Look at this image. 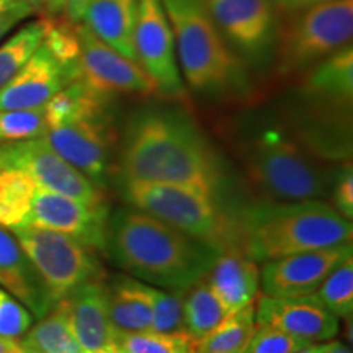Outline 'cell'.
<instances>
[{
  "instance_id": "obj_1",
  "label": "cell",
  "mask_w": 353,
  "mask_h": 353,
  "mask_svg": "<svg viewBox=\"0 0 353 353\" xmlns=\"http://www.w3.org/2000/svg\"><path fill=\"white\" fill-rule=\"evenodd\" d=\"M117 179L182 185L216 196L224 174L213 144L185 110L151 103L128 117Z\"/></svg>"
},
{
  "instance_id": "obj_2",
  "label": "cell",
  "mask_w": 353,
  "mask_h": 353,
  "mask_svg": "<svg viewBox=\"0 0 353 353\" xmlns=\"http://www.w3.org/2000/svg\"><path fill=\"white\" fill-rule=\"evenodd\" d=\"M105 254L144 283L187 290L208 275L221 250L125 205L110 211Z\"/></svg>"
},
{
  "instance_id": "obj_3",
  "label": "cell",
  "mask_w": 353,
  "mask_h": 353,
  "mask_svg": "<svg viewBox=\"0 0 353 353\" xmlns=\"http://www.w3.org/2000/svg\"><path fill=\"white\" fill-rule=\"evenodd\" d=\"M236 249L263 263L350 242L352 221L324 200H262L231 213Z\"/></svg>"
},
{
  "instance_id": "obj_4",
  "label": "cell",
  "mask_w": 353,
  "mask_h": 353,
  "mask_svg": "<svg viewBox=\"0 0 353 353\" xmlns=\"http://www.w3.org/2000/svg\"><path fill=\"white\" fill-rule=\"evenodd\" d=\"M239 157L249 182L267 200H329L337 169L294 134L267 128L241 144Z\"/></svg>"
},
{
  "instance_id": "obj_5",
  "label": "cell",
  "mask_w": 353,
  "mask_h": 353,
  "mask_svg": "<svg viewBox=\"0 0 353 353\" xmlns=\"http://www.w3.org/2000/svg\"><path fill=\"white\" fill-rule=\"evenodd\" d=\"M175 39L176 63L190 88L228 97L247 87L239 54L211 19L205 0H162Z\"/></svg>"
},
{
  "instance_id": "obj_6",
  "label": "cell",
  "mask_w": 353,
  "mask_h": 353,
  "mask_svg": "<svg viewBox=\"0 0 353 353\" xmlns=\"http://www.w3.org/2000/svg\"><path fill=\"white\" fill-rule=\"evenodd\" d=\"M117 180L125 205L151 214L221 252L236 249L231 213L221 210L211 193L182 185Z\"/></svg>"
},
{
  "instance_id": "obj_7",
  "label": "cell",
  "mask_w": 353,
  "mask_h": 353,
  "mask_svg": "<svg viewBox=\"0 0 353 353\" xmlns=\"http://www.w3.org/2000/svg\"><path fill=\"white\" fill-rule=\"evenodd\" d=\"M353 0H330L306 10L278 15L275 69L281 77L303 76L312 65L352 44Z\"/></svg>"
},
{
  "instance_id": "obj_8",
  "label": "cell",
  "mask_w": 353,
  "mask_h": 353,
  "mask_svg": "<svg viewBox=\"0 0 353 353\" xmlns=\"http://www.w3.org/2000/svg\"><path fill=\"white\" fill-rule=\"evenodd\" d=\"M56 303L92 281L107 280L97 250L65 234L23 224L12 229Z\"/></svg>"
},
{
  "instance_id": "obj_9",
  "label": "cell",
  "mask_w": 353,
  "mask_h": 353,
  "mask_svg": "<svg viewBox=\"0 0 353 353\" xmlns=\"http://www.w3.org/2000/svg\"><path fill=\"white\" fill-rule=\"evenodd\" d=\"M44 139L100 188H108L117 176L120 138L113 125L112 110L51 128Z\"/></svg>"
},
{
  "instance_id": "obj_10",
  "label": "cell",
  "mask_w": 353,
  "mask_h": 353,
  "mask_svg": "<svg viewBox=\"0 0 353 353\" xmlns=\"http://www.w3.org/2000/svg\"><path fill=\"white\" fill-rule=\"evenodd\" d=\"M132 44L136 61L156 85V95L176 103L187 100L174 33L162 0H139Z\"/></svg>"
},
{
  "instance_id": "obj_11",
  "label": "cell",
  "mask_w": 353,
  "mask_h": 353,
  "mask_svg": "<svg viewBox=\"0 0 353 353\" xmlns=\"http://www.w3.org/2000/svg\"><path fill=\"white\" fill-rule=\"evenodd\" d=\"M2 144L7 169H20L37 182L38 187L99 205L107 203L105 190L59 156L44 138L13 141Z\"/></svg>"
},
{
  "instance_id": "obj_12",
  "label": "cell",
  "mask_w": 353,
  "mask_h": 353,
  "mask_svg": "<svg viewBox=\"0 0 353 353\" xmlns=\"http://www.w3.org/2000/svg\"><path fill=\"white\" fill-rule=\"evenodd\" d=\"M110 211L108 203L90 205L38 187L25 224L65 234L105 254Z\"/></svg>"
},
{
  "instance_id": "obj_13",
  "label": "cell",
  "mask_w": 353,
  "mask_h": 353,
  "mask_svg": "<svg viewBox=\"0 0 353 353\" xmlns=\"http://www.w3.org/2000/svg\"><path fill=\"white\" fill-rule=\"evenodd\" d=\"M81 79L107 95H156V85L134 61L95 37L82 21L76 25Z\"/></svg>"
},
{
  "instance_id": "obj_14",
  "label": "cell",
  "mask_w": 353,
  "mask_h": 353,
  "mask_svg": "<svg viewBox=\"0 0 353 353\" xmlns=\"http://www.w3.org/2000/svg\"><path fill=\"white\" fill-rule=\"evenodd\" d=\"M205 3L237 54L257 61L273 50L278 15L272 0H205Z\"/></svg>"
},
{
  "instance_id": "obj_15",
  "label": "cell",
  "mask_w": 353,
  "mask_h": 353,
  "mask_svg": "<svg viewBox=\"0 0 353 353\" xmlns=\"http://www.w3.org/2000/svg\"><path fill=\"white\" fill-rule=\"evenodd\" d=\"M352 241L267 260L260 268V293L276 298H299L314 294L325 276L348 255Z\"/></svg>"
},
{
  "instance_id": "obj_16",
  "label": "cell",
  "mask_w": 353,
  "mask_h": 353,
  "mask_svg": "<svg viewBox=\"0 0 353 353\" xmlns=\"http://www.w3.org/2000/svg\"><path fill=\"white\" fill-rule=\"evenodd\" d=\"M77 79H81V65L64 64L41 43L19 72L0 88V110L43 107Z\"/></svg>"
},
{
  "instance_id": "obj_17",
  "label": "cell",
  "mask_w": 353,
  "mask_h": 353,
  "mask_svg": "<svg viewBox=\"0 0 353 353\" xmlns=\"http://www.w3.org/2000/svg\"><path fill=\"white\" fill-rule=\"evenodd\" d=\"M255 321L307 342H327L341 327L339 317L322 306L316 294L276 298L259 293L255 299Z\"/></svg>"
},
{
  "instance_id": "obj_18",
  "label": "cell",
  "mask_w": 353,
  "mask_h": 353,
  "mask_svg": "<svg viewBox=\"0 0 353 353\" xmlns=\"http://www.w3.org/2000/svg\"><path fill=\"white\" fill-rule=\"evenodd\" d=\"M61 301L83 353H120L117 330L108 316L105 280L83 285Z\"/></svg>"
},
{
  "instance_id": "obj_19",
  "label": "cell",
  "mask_w": 353,
  "mask_h": 353,
  "mask_svg": "<svg viewBox=\"0 0 353 353\" xmlns=\"http://www.w3.org/2000/svg\"><path fill=\"white\" fill-rule=\"evenodd\" d=\"M0 288L41 319L56 306L54 298L12 231L0 228Z\"/></svg>"
},
{
  "instance_id": "obj_20",
  "label": "cell",
  "mask_w": 353,
  "mask_h": 353,
  "mask_svg": "<svg viewBox=\"0 0 353 353\" xmlns=\"http://www.w3.org/2000/svg\"><path fill=\"white\" fill-rule=\"evenodd\" d=\"M210 288L228 314L254 304L260 293V267L239 249H228L218 255L206 275Z\"/></svg>"
},
{
  "instance_id": "obj_21",
  "label": "cell",
  "mask_w": 353,
  "mask_h": 353,
  "mask_svg": "<svg viewBox=\"0 0 353 353\" xmlns=\"http://www.w3.org/2000/svg\"><path fill=\"white\" fill-rule=\"evenodd\" d=\"M110 321L117 332H148L152 327L151 285L118 273L105 280Z\"/></svg>"
},
{
  "instance_id": "obj_22",
  "label": "cell",
  "mask_w": 353,
  "mask_h": 353,
  "mask_svg": "<svg viewBox=\"0 0 353 353\" xmlns=\"http://www.w3.org/2000/svg\"><path fill=\"white\" fill-rule=\"evenodd\" d=\"M138 2L139 0H88L81 20L95 37L134 63L138 61L132 34L138 17Z\"/></svg>"
},
{
  "instance_id": "obj_23",
  "label": "cell",
  "mask_w": 353,
  "mask_h": 353,
  "mask_svg": "<svg viewBox=\"0 0 353 353\" xmlns=\"http://www.w3.org/2000/svg\"><path fill=\"white\" fill-rule=\"evenodd\" d=\"M306 95L329 107L350 108L353 99V46L342 48L303 74Z\"/></svg>"
},
{
  "instance_id": "obj_24",
  "label": "cell",
  "mask_w": 353,
  "mask_h": 353,
  "mask_svg": "<svg viewBox=\"0 0 353 353\" xmlns=\"http://www.w3.org/2000/svg\"><path fill=\"white\" fill-rule=\"evenodd\" d=\"M43 107L51 130V128L68 125L70 121L112 110V95L101 94L82 79H77L56 95H52Z\"/></svg>"
},
{
  "instance_id": "obj_25",
  "label": "cell",
  "mask_w": 353,
  "mask_h": 353,
  "mask_svg": "<svg viewBox=\"0 0 353 353\" xmlns=\"http://www.w3.org/2000/svg\"><path fill=\"white\" fill-rule=\"evenodd\" d=\"M25 353H83L70 327L68 311L59 301L19 339Z\"/></svg>"
},
{
  "instance_id": "obj_26",
  "label": "cell",
  "mask_w": 353,
  "mask_h": 353,
  "mask_svg": "<svg viewBox=\"0 0 353 353\" xmlns=\"http://www.w3.org/2000/svg\"><path fill=\"white\" fill-rule=\"evenodd\" d=\"M228 316L226 309L210 288L206 276L185 290L183 334L193 345H198Z\"/></svg>"
},
{
  "instance_id": "obj_27",
  "label": "cell",
  "mask_w": 353,
  "mask_h": 353,
  "mask_svg": "<svg viewBox=\"0 0 353 353\" xmlns=\"http://www.w3.org/2000/svg\"><path fill=\"white\" fill-rule=\"evenodd\" d=\"M38 185L26 172L20 169L0 170V228L23 226L32 211Z\"/></svg>"
},
{
  "instance_id": "obj_28",
  "label": "cell",
  "mask_w": 353,
  "mask_h": 353,
  "mask_svg": "<svg viewBox=\"0 0 353 353\" xmlns=\"http://www.w3.org/2000/svg\"><path fill=\"white\" fill-rule=\"evenodd\" d=\"M255 325V303L224 317L210 335L195 345V353H242Z\"/></svg>"
},
{
  "instance_id": "obj_29",
  "label": "cell",
  "mask_w": 353,
  "mask_h": 353,
  "mask_svg": "<svg viewBox=\"0 0 353 353\" xmlns=\"http://www.w3.org/2000/svg\"><path fill=\"white\" fill-rule=\"evenodd\" d=\"M44 38V20H34L21 26L6 43L0 44V88L10 81L32 57Z\"/></svg>"
},
{
  "instance_id": "obj_30",
  "label": "cell",
  "mask_w": 353,
  "mask_h": 353,
  "mask_svg": "<svg viewBox=\"0 0 353 353\" xmlns=\"http://www.w3.org/2000/svg\"><path fill=\"white\" fill-rule=\"evenodd\" d=\"M316 296L339 319H350L353 312V254L343 259L325 276Z\"/></svg>"
},
{
  "instance_id": "obj_31",
  "label": "cell",
  "mask_w": 353,
  "mask_h": 353,
  "mask_svg": "<svg viewBox=\"0 0 353 353\" xmlns=\"http://www.w3.org/2000/svg\"><path fill=\"white\" fill-rule=\"evenodd\" d=\"M120 353H192L195 345L183 332H117Z\"/></svg>"
},
{
  "instance_id": "obj_32",
  "label": "cell",
  "mask_w": 353,
  "mask_h": 353,
  "mask_svg": "<svg viewBox=\"0 0 353 353\" xmlns=\"http://www.w3.org/2000/svg\"><path fill=\"white\" fill-rule=\"evenodd\" d=\"M50 131L44 107L0 110V143L44 138Z\"/></svg>"
},
{
  "instance_id": "obj_33",
  "label": "cell",
  "mask_w": 353,
  "mask_h": 353,
  "mask_svg": "<svg viewBox=\"0 0 353 353\" xmlns=\"http://www.w3.org/2000/svg\"><path fill=\"white\" fill-rule=\"evenodd\" d=\"M185 290H165L151 285L154 332H183Z\"/></svg>"
},
{
  "instance_id": "obj_34",
  "label": "cell",
  "mask_w": 353,
  "mask_h": 353,
  "mask_svg": "<svg viewBox=\"0 0 353 353\" xmlns=\"http://www.w3.org/2000/svg\"><path fill=\"white\" fill-rule=\"evenodd\" d=\"M309 343L314 342L303 341V339L294 337V335L272 327V325L257 324L242 353H293Z\"/></svg>"
},
{
  "instance_id": "obj_35",
  "label": "cell",
  "mask_w": 353,
  "mask_h": 353,
  "mask_svg": "<svg viewBox=\"0 0 353 353\" xmlns=\"http://www.w3.org/2000/svg\"><path fill=\"white\" fill-rule=\"evenodd\" d=\"M34 317L20 301L10 293L0 288V335L10 339H20L32 327Z\"/></svg>"
},
{
  "instance_id": "obj_36",
  "label": "cell",
  "mask_w": 353,
  "mask_h": 353,
  "mask_svg": "<svg viewBox=\"0 0 353 353\" xmlns=\"http://www.w3.org/2000/svg\"><path fill=\"white\" fill-rule=\"evenodd\" d=\"M327 203L343 218L353 219V170L352 162L343 164L335 170L332 188Z\"/></svg>"
},
{
  "instance_id": "obj_37",
  "label": "cell",
  "mask_w": 353,
  "mask_h": 353,
  "mask_svg": "<svg viewBox=\"0 0 353 353\" xmlns=\"http://www.w3.org/2000/svg\"><path fill=\"white\" fill-rule=\"evenodd\" d=\"M88 0H51L50 8L52 15H64V19H68L72 23H79L82 20L83 12H85Z\"/></svg>"
},
{
  "instance_id": "obj_38",
  "label": "cell",
  "mask_w": 353,
  "mask_h": 353,
  "mask_svg": "<svg viewBox=\"0 0 353 353\" xmlns=\"http://www.w3.org/2000/svg\"><path fill=\"white\" fill-rule=\"evenodd\" d=\"M33 12H34V7L28 3V6L0 13V39L7 37V34L10 33L17 25L21 23L25 19H28L30 15H33Z\"/></svg>"
},
{
  "instance_id": "obj_39",
  "label": "cell",
  "mask_w": 353,
  "mask_h": 353,
  "mask_svg": "<svg viewBox=\"0 0 353 353\" xmlns=\"http://www.w3.org/2000/svg\"><path fill=\"white\" fill-rule=\"evenodd\" d=\"M330 2V0H272L273 8L276 15H288V13H296L306 8L321 6V3Z\"/></svg>"
},
{
  "instance_id": "obj_40",
  "label": "cell",
  "mask_w": 353,
  "mask_h": 353,
  "mask_svg": "<svg viewBox=\"0 0 353 353\" xmlns=\"http://www.w3.org/2000/svg\"><path fill=\"white\" fill-rule=\"evenodd\" d=\"M0 353H25L21 350L19 339H10L0 335Z\"/></svg>"
},
{
  "instance_id": "obj_41",
  "label": "cell",
  "mask_w": 353,
  "mask_h": 353,
  "mask_svg": "<svg viewBox=\"0 0 353 353\" xmlns=\"http://www.w3.org/2000/svg\"><path fill=\"white\" fill-rule=\"evenodd\" d=\"M329 343H321V342H314V343H309V345L299 348V350L293 352V353H327L329 350Z\"/></svg>"
},
{
  "instance_id": "obj_42",
  "label": "cell",
  "mask_w": 353,
  "mask_h": 353,
  "mask_svg": "<svg viewBox=\"0 0 353 353\" xmlns=\"http://www.w3.org/2000/svg\"><path fill=\"white\" fill-rule=\"evenodd\" d=\"M23 6H28L26 0H0V13L13 10V8H19ZM30 6H32V3H30Z\"/></svg>"
},
{
  "instance_id": "obj_43",
  "label": "cell",
  "mask_w": 353,
  "mask_h": 353,
  "mask_svg": "<svg viewBox=\"0 0 353 353\" xmlns=\"http://www.w3.org/2000/svg\"><path fill=\"white\" fill-rule=\"evenodd\" d=\"M327 353H352V350L342 342H330Z\"/></svg>"
},
{
  "instance_id": "obj_44",
  "label": "cell",
  "mask_w": 353,
  "mask_h": 353,
  "mask_svg": "<svg viewBox=\"0 0 353 353\" xmlns=\"http://www.w3.org/2000/svg\"><path fill=\"white\" fill-rule=\"evenodd\" d=\"M2 169H7V164H6V157H3L2 144H0V170H2Z\"/></svg>"
},
{
  "instance_id": "obj_45",
  "label": "cell",
  "mask_w": 353,
  "mask_h": 353,
  "mask_svg": "<svg viewBox=\"0 0 353 353\" xmlns=\"http://www.w3.org/2000/svg\"><path fill=\"white\" fill-rule=\"evenodd\" d=\"M26 2H28V3H32V6H33L34 8H37V7H39V6H43V2H44V0H26Z\"/></svg>"
},
{
  "instance_id": "obj_46",
  "label": "cell",
  "mask_w": 353,
  "mask_h": 353,
  "mask_svg": "<svg viewBox=\"0 0 353 353\" xmlns=\"http://www.w3.org/2000/svg\"><path fill=\"white\" fill-rule=\"evenodd\" d=\"M50 2H51V0H44V2H43V6H50Z\"/></svg>"
},
{
  "instance_id": "obj_47",
  "label": "cell",
  "mask_w": 353,
  "mask_h": 353,
  "mask_svg": "<svg viewBox=\"0 0 353 353\" xmlns=\"http://www.w3.org/2000/svg\"><path fill=\"white\" fill-rule=\"evenodd\" d=\"M192 353H195V352H192Z\"/></svg>"
}]
</instances>
